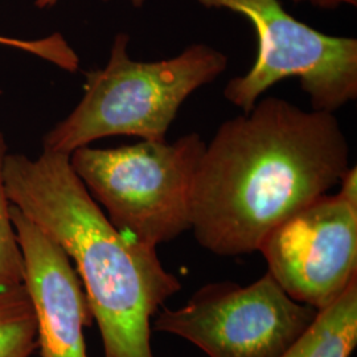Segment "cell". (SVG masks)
<instances>
[{"label": "cell", "mask_w": 357, "mask_h": 357, "mask_svg": "<svg viewBox=\"0 0 357 357\" xmlns=\"http://www.w3.org/2000/svg\"><path fill=\"white\" fill-rule=\"evenodd\" d=\"M11 218L24 258L41 357H88L84 328L94 321L89 299L63 248L15 205Z\"/></svg>", "instance_id": "ba28073f"}, {"label": "cell", "mask_w": 357, "mask_h": 357, "mask_svg": "<svg viewBox=\"0 0 357 357\" xmlns=\"http://www.w3.org/2000/svg\"><path fill=\"white\" fill-rule=\"evenodd\" d=\"M318 312L289 296L268 271L246 287L205 284L184 306L158 312L153 330L185 339L209 357H280Z\"/></svg>", "instance_id": "8992f818"}, {"label": "cell", "mask_w": 357, "mask_h": 357, "mask_svg": "<svg viewBox=\"0 0 357 357\" xmlns=\"http://www.w3.org/2000/svg\"><path fill=\"white\" fill-rule=\"evenodd\" d=\"M205 144L197 132H190L171 143L84 146L69 155V162L116 229L156 248L191 229L192 183Z\"/></svg>", "instance_id": "277c9868"}, {"label": "cell", "mask_w": 357, "mask_h": 357, "mask_svg": "<svg viewBox=\"0 0 357 357\" xmlns=\"http://www.w3.org/2000/svg\"><path fill=\"white\" fill-rule=\"evenodd\" d=\"M36 349V318L26 284L0 291V357H31Z\"/></svg>", "instance_id": "30bf717a"}, {"label": "cell", "mask_w": 357, "mask_h": 357, "mask_svg": "<svg viewBox=\"0 0 357 357\" xmlns=\"http://www.w3.org/2000/svg\"><path fill=\"white\" fill-rule=\"evenodd\" d=\"M349 167V144L333 113L264 98L222 122L205 144L192 183L190 230L213 255L255 253Z\"/></svg>", "instance_id": "6da1fadb"}, {"label": "cell", "mask_w": 357, "mask_h": 357, "mask_svg": "<svg viewBox=\"0 0 357 357\" xmlns=\"http://www.w3.org/2000/svg\"><path fill=\"white\" fill-rule=\"evenodd\" d=\"M357 344V280L280 357H349Z\"/></svg>", "instance_id": "9c48e42d"}, {"label": "cell", "mask_w": 357, "mask_h": 357, "mask_svg": "<svg viewBox=\"0 0 357 357\" xmlns=\"http://www.w3.org/2000/svg\"><path fill=\"white\" fill-rule=\"evenodd\" d=\"M295 3H308L318 8L332 10L340 6H356L357 0H293Z\"/></svg>", "instance_id": "4fadbf2b"}, {"label": "cell", "mask_w": 357, "mask_h": 357, "mask_svg": "<svg viewBox=\"0 0 357 357\" xmlns=\"http://www.w3.org/2000/svg\"><path fill=\"white\" fill-rule=\"evenodd\" d=\"M289 296L321 311L357 280V204L323 195L273 230L259 246Z\"/></svg>", "instance_id": "52a82bcc"}, {"label": "cell", "mask_w": 357, "mask_h": 357, "mask_svg": "<svg viewBox=\"0 0 357 357\" xmlns=\"http://www.w3.org/2000/svg\"><path fill=\"white\" fill-rule=\"evenodd\" d=\"M0 45L33 54L66 72H76L79 66L78 54L60 33L36 40H22L0 35Z\"/></svg>", "instance_id": "7c38bea8"}, {"label": "cell", "mask_w": 357, "mask_h": 357, "mask_svg": "<svg viewBox=\"0 0 357 357\" xmlns=\"http://www.w3.org/2000/svg\"><path fill=\"white\" fill-rule=\"evenodd\" d=\"M248 19L258 40L255 64L227 84L228 102L249 113L262 94L296 78L311 109L335 113L357 98V40L321 33L296 20L280 0H196Z\"/></svg>", "instance_id": "5b68a950"}, {"label": "cell", "mask_w": 357, "mask_h": 357, "mask_svg": "<svg viewBox=\"0 0 357 357\" xmlns=\"http://www.w3.org/2000/svg\"><path fill=\"white\" fill-rule=\"evenodd\" d=\"M7 144L0 131V291L24 284V258L11 218V202L6 188L4 165Z\"/></svg>", "instance_id": "8fae6325"}, {"label": "cell", "mask_w": 357, "mask_h": 357, "mask_svg": "<svg viewBox=\"0 0 357 357\" xmlns=\"http://www.w3.org/2000/svg\"><path fill=\"white\" fill-rule=\"evenodd\" d=\"M4 178L11 204L75 262L105 357H155L151 319L181 289L156 248L115 228L75 174L69 155L8 153Z\"/></svg>", "instance_id": "7a4b0ae2"}, {"label": "cell", "mask_w": 357, "mask_h": 357, "mask_svg": "<svg viewBox=\"0 0 357 357\" xmlns=\"http://www.w3.org/2000/svg\"><path fill=\"white\" fill-rule=\"evenodd\" d=\"M57 1L59 0H36V7L38 8H50V7H53V6H56L57 4ZM103 1H109V0H103ZM131 1V4L134 6V7H137V8H141L143 7V4L146 3V0H130Z\"/></svg>", "instance_id": "5bb4252c"}, {"label": "cell", "mask_w": 357, "mask_h": 357, "mask_svg": "<svg viewBox=\"0 0 357 357\" xmlns=\"http://www.w3.org/2000/svg\"><path fill=\"white\" fill-rule=\"evenodd\" d=\"M128 44V35L118 33L107 64L85 73L81 101L44 137L43 150L70 155L115 135L166 141L185 100L228 68V57L206 44L158 61L134 60Z\"/></svg>", "instance_id": "3957f363"}]
</instances>
